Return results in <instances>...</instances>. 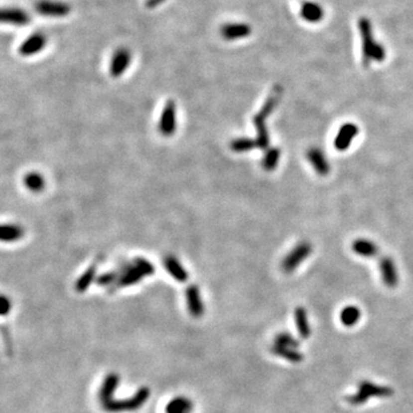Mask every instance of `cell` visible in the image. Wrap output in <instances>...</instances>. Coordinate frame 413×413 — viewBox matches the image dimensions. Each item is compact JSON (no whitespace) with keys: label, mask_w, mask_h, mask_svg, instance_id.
Segmentation results:
<instances>
[{"label":"cell","mask_w":413,"mask_h":413,"mask_svg":"<svg viewBox=\"0 0 413 413\" xmlns=\"http://www.w3.org/2000/svg\"><path fill=\"white\" fill-rule=\"evenodd\" d=\"M281 94H282L281 86H279V85L275 86L274 90L271 91L270 96H269L268 99L265 100L264 105L262 106V108H261L259 114H256V115L254 116L253 122H254V126H255L256 128V134H257V137L255 140L257 142V146H259V148L268 149L269 145H270V137H269V132H268V128H267V120H268V117L271 115L272 112H274V109L276 107V105L279 104Z\"/></svg>","instance_id":"6da1fadb"},{"label":"cell","mask_w":413,"mask_h":413,"mask_svg":"<svg viewBox=\"0 0 413 413\" xmlns=\"http://www.w3.org/2000/svg\"><path fill=\"white\" fill-rule=\"evenodd\" d=\"M358 28L362 36L363 44V63L369 67L371 61L381 62L386 59V51L377 41L373 39L372 24L367 17H361L358 21Z\"/></svg>","instance_id":"7a4b0ae2"},{"label":"cell","mask_w":413,"mask_h":413,"mask_svg":"<svg viewBox=\"0 0 413 413\" xmlns=\"http://www.w3.org/2000/svg\"><path fill=\"white\" fill-rule=\"evenodd\" d=\"M150 392L149 388L141 387L134 396L127 400H115L113 399L107 403L102 404L101 407L105 411L111 413H119V412H131L136 411L142 407L149 399Z\"/></svg>","instance_id":"3957f363"},{"label":"cell","mask_w":413,"mask_h":413,"mask_svg":"<svg viewBox=\"0 0 413 413\" xmlns=\"http://www.w3.org/2000/svg\"><path fill=\"white\" fill-rule=\"evenodd\" d=\"M393 394L394 390L390 387H387V386H380L370 381H363L358 386V392L355 393L354 395L347 397V401L351 405H363L372 397L385 399V397L393 396Z\"/></svg>","instance_id":"277c9868"},{"label":"cell","mask_w":413,"mask_h":413,"mask_svg":"<svg viewBox=\"0 0 413 413\" xmlns=\"http://www.w3.org/2000/svg\"><path fill=\"white\" fill-rule=\"evenodd\" d=\"M311 252H312V246L310 245L309 242H306V241L300 242V244L295 246V247L285 256V259L282 260V262H281L282 270L287 272V274H290V272L295 271L298 267H300V264L302 262H304V261L308 259Z\"/></svg>","instance_id":"5b68a950"},{"label":"cell","mask_w":413,"mask_h":413,"mask_svg":"<svg viewBox=\"0 0 413 413\" xmlns=\"http://www.w3.org/2000/svg\"><path fill=\"white\" fill-rule=\"evenodd\" d=\"M35 9L38 14L48 17H63L70 13V6L66 2L52 1V0H39Z\"/></svg>","instance_id":"8992f818"},{"label":"cell","mask_w":413,"mask_h":413,"mask_svg":"<svg viewBox=\"0 0 413 413\" xmlns=\"http://www.w3.org/2000/svg\"><path fill=\"white\" fill-rule=\"evenodd\" d=\"M131 63V53L126 47L117 48L113 54L111 66H109V73L112 77L117 78L124 74Z\"/></svg>","instance_id":"52a82bcc"},{"label":"cell","mask_w":413,"mask_h":413,"mask_svg":"<svg viewBox=\"0 0 413 413\" xmlns=\"http://www.w3.org/2000/svg\"><path fill=\"white\" fill-rule=\"evenodd\" d=\"M158 128L161 134L166 137L176 131V104L173 100H169L163 107Z\"/></svg>","instance_id":"ba28073f"},{"label":"cell","mask_w":413,"mask_h":413,"mask_svg":"<svg viewBox=\"0 0 413 413\" xmlns=\"http://www.w3.org/2000/svg\"><path fill=\"white\" fill-rule=\"evenodd\" d=\"M47 43L46 37L41 32H35L30 35L20 45L18 53L22 56H31L44 50L45 45Z\"/></svg>","instance_id":"9c48e42d"},{"label":"cell","mask_w":413,"mask_h":413,"mask_svg":"<svg viewBox=\"0 0 413 413\" xmlns=\"http://www.w3.org/2000/svg\"><path fill=\"white\" fill-rule=\"evenodd\" d=\"M359 129L354 123H346L339 129L336 137L334 139V146L335 148L343 151L349 148L352 140L355 139L356 136L358 135Z\"/></svg>","instance_id":"30bf717a"},{"label":"cell","mask_w":413,"mask_h":413,"mask_svg":"<svg viewBox=\"0 0 413 413\" xmlns=\"http://www.w3.org/2000/svg\"><path fill=\"white\" fill-rule=\"evenodd\" d=\"M380 274L382 281L389 288H395L399 283V274H397L396 264L390 257H382L380 261Z\"/></svg>","instance_id":"8fae6325"},{"label":"cell","mask_w":413,"mask_h":413,"mask_svg":"<svg viewBox=\"0 0 413 413\" xmlns=\"http://www.w3.org/2000/svg\"><path fill=\"white\" fill-rule=\"evenodd\" d=\"M252 26L247 23H226L221 28V35L225 40H237L248 37Z\"/></svg>","instance_id":"7c38bea8"},{"label":"cell","mask_w":413,"mask_h":413,"mask_svg":"<svg viewBox=\"0 0 413 413\" xmlns=\"http://www.w3.org/2000/svg\"><path fill=\"white\" fill-rule=\"evenodd\" d=\"M186 301L189 314L194 318H200L204 313V306L201 300L200 290L196 285H191L186 289Z\"/></svg>","instance_id":"4fadbf2b"},{"label":"cell","mask_w":413,"mask_h":413,"mask_svg":"<svg viewBox=\"0 0 413 413\" xmlns=\"http://www.w3.org/2000/svg\"><path fill=\"white\" fill-rule=\"evenodd\" d=\"M142 278H143V275L138 270L137 268L135 267V264L124 265V267L122 268V275H121L119 281H117L115 285H113L114 287L113 291L119 289V288L135 285V283L141 281Z\"/></svg>","instance_id":"5bb4252c"},{"label":"cell","mask_w":413,"mask_h":413,"mask_svg":"<svg viewBox=\"0 0 413 413\" xmlns=\"http://www.w3.org/2000/svg\"><path fill=\"white\" fill-rule=\"evenodd\" d=\"M306 157H308L310 164H311L312 168L316 170V172L318 173V175L319 176L328 175L331 168H329V163L327 161V158H326L323 150L313 147V148H310L308 150Z\"/></svg>","instance_id":"9a60e30c"},{"label":"cell","mask_w":413,"mask_h":413,"mask_svg":"<svg viewBox=\"0 0 413 413\" xmlns=\"http://www.w3.org/2000/svg\"><path fill=\"white\" fill-rule=\"evenodd\" d=\"M119 374L111 373L106 377L99 390V401L101 405L114 399V393H115V390L119 387Z\"/></svg>","instance_id":"2e32d148"},{"label":"cell","mask_w":413,"mask_h":413,"mask_svg":"<svg viewBox=\"0 0 413 413\" xmlns=\"http://www.w3.org/2000/svg\"><path fill=\"white\" fill-rule=\"evenodd\" d=\"M163 265H164V269L169 272L170 275L175 280H177V281L185 282L188 279L187 271L185 270L183 265L180 264V262L176 257H173L171 255L165 256L164 259H163Z\"/></svg>","instance_id":"e0dca14e"},{"label":"cell","mask_w":413,"mask_h":413,"mask_svg":"<svg viewBox=\"0 0 413 413\" xmlns=\"http://www.w3.org/2000/svg\"><path fill=\"white\" fill-rule=\"evenodd\" d=\"M1 21L13 25H25L30 22L29 14L21 8H3L1 10Z\"/></svg>","instance_id":"ac0fdd59"},{"label":"cell","mask_w":413,"mask_h":413,"mask_svg":"<svg viewBox=\"0 0 413 413\" xmlns=\"http://www.w3.org/2000/svg\"><path fill=\"white\" fill-rule=\"evenodd\" d=\"M300 14L302 18H304L306 22L310 23H317L323 20L324 17V9L316 2L305 1L301 5Z\"/></svg>","instance_id":"d6986e66"},{"label":"cell","mask_w":413,"mask_h":413,"mask_svg":"<svg viewBox=\"0 0 413 413\" xmlns=\"http://www.w3.org/2000/svg\"><path fill=\"white\" fill-rule=\"evenodd\" d=\"M351 247L355 254L363 257H367V259L376 256L379 252L378 246L371 240H367V239H357V240L352 242Z\"/></svg>","instance_id":"ffe728a7"},{"label":"cell","mask_w":413,"mask_h":413,"mask_svg":"<svg viewBox=\"0 0 413 413\" xmlns=\"http://www.w3.org/2000/svg\"><path fill=\"white\" fill-rule=\"evenodd\" d=\"M295 323H296V327L301 338L308 339L310 334H311V329H310L308 314H306V310L302 306H298L294 312Z\"/></svg>","instance_id":"44dd1931"},{"label":"cell","mask_w":413,"mask_h":413,"mask_svg":"<svg viewBox=\"0 0 413 413\" xmlns=\"http://www.w3.org/2000/svg\"><path fill=\"white\" fill-rule=\"evenodd\" d=\"M193 403L186 397L178 396L169 402L165 413H192Z\"/></svg>","instance_id":"7402d4cb"},{"label":"cell","mask_w":413,"mask_h":413,"mask_svg":"<svg viewBox=\"0 0 413 413\" xmlns=\"http://www.w3.org/2000/svg\"><path fill=\"white\" fill-rule=\"evenodd\" d=\"M361 309L355 305H348L346 308H343L342 311H341L340 319L341 323L344 326H347V327H352V326H355L358 323L359 319H361Z\"/></svg>","instance_id":"603a6c76"},{"label":"cell","mask_w":413,"mask_h":413,"mask_svg":"<svg viewBox=\"0 0 413 413\" xmlns=\"http://www.w3.org/2000/svg\"><path fill=\"white\" fill-rule=\"evenodd\" d=\"M271 351L274 352L275 355L279 356V357L286 359V361L290 363H301L303 359H304V356H303L301 352H298L296 349H291V348L280 347L275 344V346L271 348Z\"/></svg>","instance_id":"cb8c5ba5"},{"label":"cell","mask_w":413,"mask_h":413,"mask_svg":"<svg viewBox=\"0 0 413 413\" xmlns=\"http://www.w3.org/2000/svg\"><path fill=\"white\" fill-rule=\"evenodd\" d=\"M24 236V231L21 226L15 224H5L1 227V240L3 242H14L20 240Z\"/></svg>","instance_id":"d4e9b609"},{"label":"cell","mask_w":413,"mask_h":413,"mask_svg":"<svg viewBox=\"0 0 413 413\" xmlns=\"http://www.w3.org/2000/svg\"><path fill=\"white\" fill-rule=\"evenodd\" d=\"M96 275H97V265L93 264L91 265V267L86 270L84 274H83L81 276H79L77 282H76V290L78 291V293H84V291L88 289L90 287L91 283L94 279H96Z\"/></svg>","instance_id":"484cf974"},{"label":"cell","mask_w":413,"mask_h":413,"mask_svg":"<svg viewBox=\"0 0 413 413\" xmlns=\"http://www.w3.org/2000/svg\"><path fill=\"white\" fill-rule=\"evenodd\" d=\"M279 160L280 149L276 148V147H275V148H269L267 150V153H265L262 161L263 169L267 170V171H272V170H275L276 168Z\"/></svg>","instance_id":"4316f807"},{"label":"cell","mask_w":413,"mask_h":413,"mask_svg":"<svg viewBox=\"0 0 413 413\" xmlns=\"http://www.w3.org/2000/svg\"><path fill=\"white\" fill-rule=\"evenodd\" d=\"M231 149L233 151H236V153H245V151H249V150H253L254 148H256L257 146V142L256 140H254L252 138H238V139H234L232 142H231Z\"/></svg>","instance_id":"83f0119b"},{"label":"cell","mask_w":413,"mask_h":413,"mask_svg":"<svg viewBox=\"0 0 413 413\" xmlns=\"http://www.w3.org/2000/svg\"><path fill=\"white\" fill-rule=\"evenodd\" d=\"M24 185L32 192H40L45 186L44 178L38 172H30L24 177Z\"/></svg>","instance_id":"f1b7e54d"},{"label":"cell","mask_w":413,"mask_h":413,"mask_svg":"<svg viewBox=\"0 0 413 413\" xmlns=\"http://www.w3.org/2000/svg\"><path fill=\"white\" fill-rule=\"evenodd\" d=\"M122 275V269H119L116 271H108L102 274L97 278V283L99 286H113V283H116Z\"/></svg>","instance_id":"f546056e"},{"label":"cell","mask_w":413,"mask_h":413,"mask_svg":"<svg viewBox=\"0 0 413 413\" xmlns=\"http://www.w3.org/2000/svg\"><path fill=\"white\" fill-rule=\"evenodd\" d=\"M275 344L280 347L291 348V349H297L298 346H300V343L288 333H280V334L276 335L275 338Z\"/></svg>","instance_id":"4dcf8cb0"},{"label":"cell","mask_w":413,"mask_h":413,"mask_svg":"<svg viewBox=\"0 0 413 413\" xmlns=\"http://www.w3.org/2000/svg\"><path fill=\"white\" fill-rule=\"evenodd\" d=\"M134 263H135V267L137 268L140 272H141L143 276H149L151 275H154L155 268H154V265L149 262V261L142 259V257H136Z\"/></svg>","instance_id":"1f68e13d"},{"label":"cell","mask_w":413,"mask_h":413,"mask_svg":"<svg viewBox=\"0 0 413 413\" xmlns=\"http://www.w3.org/2000/svg\"><path fill=\"white\" fill-rule=\"evenodd\" d=\"M1 302H2V305H1V314L2 316H5V314H7L9 312V310H10V301L8 300V298H7L5 295H3V296L1 297Z\"/></svg>","instance_id":"d6a6232c"}]
</instances>
